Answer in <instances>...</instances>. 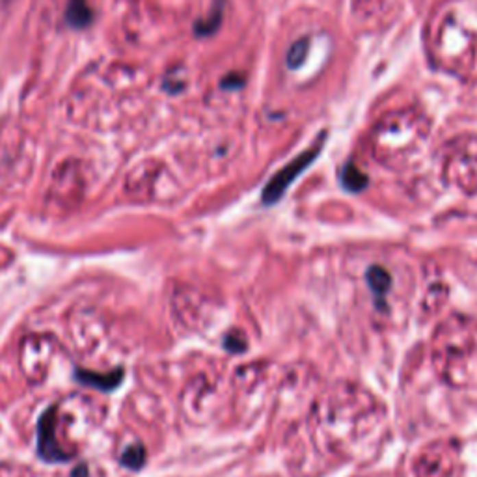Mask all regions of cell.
Returning <instances> with one entry per match:
<instances>
[{
    "label": "cell",
    "instance_id": "obj_1",
    "mask_svg": "<svg viewBox=\"0 0 477 477\" xmlns=\"http://www.w3.org/2000/svg\"><path fill=\"white\" fill-rule=\"evenodd\" d=\"M321 147H323V140H319V144H315L310 149H306L304 153H300L298 157H295L291 162H287L284 168H280L278 172L269 179V183H267L265 188H263V194H261V199H263L265 206L276 204L284 196L285 191L291 186L293 181L304 172L313 160L317 159L319 153H321Z\"/></svg>",
    "mask_w": 477,
    "mask_h": 477
},
{
    "label": "cell",
    "instance_id": "obj_2",
    "mask_svg": "<svg viewBox=\"0 0 477 477\" xmlns=\"http://www.w3.org/2000/svg\"><path fill=\"white\" fill-rule=\"evenodd\" d=\"M38 453L47 463H67L71 458L54 438V408L43 412L38 421Z\"/></svg>",
    "mask_w": 477,
    "mask_h": 477
},
{
    "label": "cell",
    "instance_id": "obj_3",
    "mask_svg": "<svg viewBox=\"0 0 477 477\" xmlns=\"http://www.w3.org/2000/svg\"><path fill=\"white\" fill-rule=\"evenodd\" d=\"M77 380L82 382V384L92 386V388H97V390L110 391L114 390L116 386H119L121 378H123V369H116L110 375H97V373L84 371V369H77Z\"/></svg>",
    "mask_w": 477,
    "mask_h": 477
},
{
    "label": "cell",
    "instance_id": "obj_4",
    "mask_svg": "<svg viewBox=\"0 0 477 477\" xmlns=\"http://www.w3.org/2000/svg\"><path fill=\"white\" fill-rule=\"evenodd\" d=\"M92 8L86 0H69L66 10L67 23L73 28H86L92 23Z\"/></svg>",
    "mask_w": 477,
    "mask_h": 477
},
{
    "label": "cell",
    "instance_id": "obj_5",
    "mask_svg": "<svg viewBox=\"0 0 477 477\" xmlns=\"http://www.w3.org/2000/svg\"><path fill=\"white\" fill-rule=\"evenodd\" d=\"M367 284L371 287L373 295L377 297L378 304H384V297L391 285L390 274L382 269V267H371L367 271Z\"/></svg>",
    "mask_w": 477,
    "mask_h": 477
},
{
    "label": "cell",
    "instance_id": "obj_6",
    "mask_svg": "<svg viewBox=\"0 0 477 477\" xmlns=\"http://www.w3.org/2000/svg\"><path fill=\"white\" fill-rule=\"evenodd\" d=\"M341 183L347 191L351 193H360L367 186V175L362 170H358L356 164L347 162L341 170Z\"/></svg>",
    "mask_w": 477,
    "mask_h": 477
},
{
    "label": "cell",
    "instance_id": "obj_7",
    "mask_svg": "<svg viewBox=\"0 0 477 477\" xmlns=\"http://www.w3.org/2000/svg\"><path fill=\"white\" fill-rule=\"evenodd\" d=\"M220 21H222V0L215 2V6H212L211 14H209L207 19L198 21L194 25V32H196V36H211L220 27Z\"/></svg>",
    "mask_w": 477,
    "mask_h": 477
},
{
    "label": "cell",
    "instance_id": "obj_8",
    "mask_svg": "<svg viewBox=\"0 0 477 477\" xmlns=\"http://www.w3.org/2000/svg\"><path fill=\"white\" fill-rule=\"evenodd\" d=\"M308 49H310V41L306 40V38L295 41L291 49L287 51V56H285L287 66L291 67V69H297V67L302 66L306 60V54H308Z\"/></svg>",
    "mask_w": 477,
    "mask_h": 477
},
{
    "label": "cell",
    "instance_id": "obj_9",
    "mask_svg": "<svg viewBox=\"0 0 477 477\" xmlns=\"http://www.w3.org/2000/svg\"><path fill=\"white\" fill-rule=\"evenodd\" d=\"M144 463H146V451H144V448L140 444L127 448L123 451V455H121V464L125 468H131V470H138V468L144 466Z\"/></svg>",
    "mask_w": 477,
    "mask_h": 477
},
{
    "label": "cell",
    "instance_id": "obj_10",
    "mask_svg": "<svg viewBox=\"0 0 477 477\" xmlns=\"http://www.w3.org/2000/svg\"><path fill=\"white\" fill-rule=\"evenodd\" d=\"M243 84H245V79L237 73L230 75V77H225V79L222 80V88H225V90H237V88H241Z\"/></svg>",
    "mask_w": 477,
    "mask_h": 477
},
{
    "label": "cell",
    "instance_id": "obj_11",
    "mask_svg": "<svg viewBox=\"0 0 477 477\" xmlns=\"http://www.w3.org/2000/svg\"><path fill=\"white\" fill-rule=\"evenodd\" d=\"M71 477H88V470H86V466L84 464H80L79 468L73 472V476Z\"/></svg>",
    "mask_w": 477,
    "mask_h": 477
}]
</instances>
